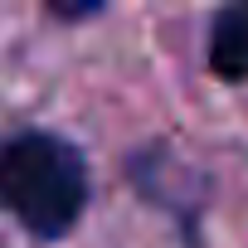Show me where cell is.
<instances>
[{"label": "cell", "instance_id": "1", "mask_svg": "<svg viewBox=\"0 0 248 248\" xmlns=\"http://www.w3.org/2000/svg\"><path fill=\"white\" fill-rule=\"evenodd\" d=\"M88 204V166L83 156L49 137L25 132L0 146V209H10L30 233L59 238Z\"/></svg>", "mask_w": 248, "mask_h": 248}, {"label": "cell", "instance_id": "2", "mask_svg": "<svg viewBox=\"0 0 248 248\" xmlns=\"http://www.w3.org/2000/svg\"><path fill=\"white\" fill-rule=\"evenodd\" d=\"M209 68L229 83H248V5H229L209 34Z\"/></svg>", "mask_w": 248, "mask_h": 248}]
</instances>
